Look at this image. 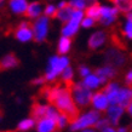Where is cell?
Listing matches in <instances>:
<instances>
[{"label": "cell", "mask_w": 132, "mask_h": 132, "mask_svg": "<svg viewBox=\"0 0 132 132\" xmlns=\"http://www.w3.org/2000/svg\"><path fill=\"white\" fill-rule=\"evenodd\" d=\"M40 96L53 105L60 114L65 116L68 124H73L79 119L80 109L76 107L73 100L70 87L62 82L55 86H43L40 90Z\"/></svg>", "instance_id": "1"}, {"label": "cell", "mask_w": 132, "mask_h": 132, "mask_svg": "<svg viewBox=\"0 0 132 132\" xmlns=\"http://www.w3.org/2000/svg\"><path fill=\"white\" fill-rule=\"evenodd\" d=\"M70 65V58L68 56H60V55H53L48 58L46 69H45L44 78L46 82H53L61 76L64 69Z\"/></svg>", "instance_id": "2"}, {"label": "cell", "mask_w": 132, "mask_h": 132, "mask_svg": "<svg viewBox=\"0 0 132 132\" xmlns=\"http://www.w3.org/2000/svg\"><path fill=\"white\" fill-rule=\"evenodd\" d=\"M104 57V64H108V65H112L113 68L115 69H121L124 68L125 65L127 64L128 62V56L127 53L121 50L120 47L118 46H109L103 53Z\"/></svg>", "instance_id": "3"}, {"label": "cell", "mask_w": 132, "mask_h": 132, "mask_svg": "<svg viewBox=\"0 0 132 132\" xmlns=\"http://www.w3.org/2000/svg\"><path fill=\"white\" fill-rule=\"evenodd\" d=\"M70 91H72L73 100H74L76 107L79 109H84L91 104L93 92H92L91 90H88L81 81L74 82V84L70 86Z\"/></svg>", "instance_id": "4"}, {"label": "cell", "mask_w": 132, "mask_h": 132, "mask_svg": "<svg viewBox=\"0 0 132 132\" xmlns=\"http://www.w3.org/2000/svg\"><path fill=\"white\" fill-rule=\"evenodd\" d=\"M50 23L51 20L46 16H43L33 21L32 29L33 35H34V41L36 43H44L47 39V35L50 33Z\"/></svg>", "instance_id": "5"}, {"label": "cell", "mask_w": 132, "mask_h": 132, "mask_svg": "<svg viewBox=\"0 0 132 132\" xmlns=\"http://www.w3.org/2000/svg\"><path fill=\"white\" fill-rule=\"evenodd\" d=\"M100 118H101V113L98 110H95V109L88 110L86 114L80 115L78 120L73 122L70 131L75 132L79 131V130H84V128L88 127V126H95L97 121L100 120Z\"/></svg>", "instance_id": "6"}, {"label": "cell", "mask_w": 132, "mask_h": 132, "mask_svg": "<svg viewBox=\"0 0 132 132\" xmlns=\"http://www.w3.org/2000/svg\"><path fill=\"white\" fill-rule=\"evenodd\" d=\"M119 15L120 12L113 5H101V16L98 23L104 28H109L113 24H115V22L119 18Z\"/></svg>", "instance_id": "7"}, {"label": "cell", "mask_w": 132, "mask_h": 132, "mask_svg": "<svg viewBox=\"0 0 132 132\" xmlns=\"http://www.w3.org/2000/svg\"><path fill=\"white\" fill-rule=\"evenodd\" d=\"M109 40V33L103 29H98L90 35L87 40V46L91 51H97L105 46Z\"/></svg>", "instance_id": "8"}, {"label": "cell", "mask_w": 132, "mask_h": 132, "mask_svg": "<svg viewBox=\"0 0 132 132\" xmlns=\"http://www.w3.org/2000/svg\"><path fill=\"white\" fill-rule=\"evenodd\" d=\"M15 39L17 41H20L22 44H27L30 43L32 40H34V35H33V29H32V24L29 23L28 21H22L17 28L15 29Z\"/></svg>", "instance_id": "9"}, {"label": "cell", "mask_w": 132, "mask_h": 132, "mask_svg": "<svg viewBox=\"0 0 132 132\" xmlns=\"http://www.w3.org/2000/svg\"><path fill=\"white\" fill-rule=\"evenodd\" d=\"M93 73L100 78L102 85H105L108 81L115 79L116 76H118V74H119V70L115 69V68H113L112 65L103 64V65H101V67L96 68V70H95Z\"/></svg>", "instance_id": "10"}, {"label": "cell", "mask_w": 132, "mask_h": 132, "mask_svg": "<svg viewBox=\"0 0 132 132\" xmlns=\"http://www.w3.org/2000/svg\"><path fill=\"white\" fill-rule=\"evenodd\" d=\"M51 104H43L40 102H34L30 107V118L34 121H39L44 118H48L51 110Z\"/></svg>", "instance_id": "11"}, {"label": "cell", "mask_w": 132, "mask_h": 132, "mask_svg": "<svg viewBox=\"0 0 132 132\" xmlns=\"http://www.w3.org/2000/svg\"><path fill=\"white\" fill-rule=\"evenodd\" d=\"M91 104L95 110H98V112H105L109 107V101L105 96L102 90H98L96 91L93 95H92V100H91Z\"/></svg>", "instance_id": "12"}, {"label": "cell", "mask_w": 132, "mask_h": 132, "mask_svg": "<svg viewBox=\"0 0 132 132\" xmlns=\"http://www.w3.org/2000/svg\"><path fill=\"white\" fill-rule=\"evenodd\" d=\"M81 22H78L75 20H70L68 22L62 24V28H61V36H65V38H69V39H73L74 36L78 34L80 27Z\"/></svg>", "instance_id": "13"}, {"label": "cell", "mask_w": 132, "mask_h": 132, "mask_svg": "<svg viewBox=\"0 0 132 132\" xmlns=\"http://www.w3.org/2000/svg\"><path fill=\"white\" fill-rule=\"evenodd\" d=\"M43 15H44V4L41 1H32V3H29L28 9H27L24 16L28 20L34 21L41 17Z\"/></svg>", "instance_id": "14"}, {"label": "cell", "mask_w": 132, "mask_h": 132, "mask_svg": "<svg viewBox=\"0 0 132 132\" xmlns=\"http://www.w3.org/2000/svg\"><path fill=\"white\" fill-rule=\"evenodd\" d=\"M20 65V60L15 53H6L0 58V70H10Z\"/></svg>", "instance_id": "15"}, {"label": "cell", "mask_w": 132, "mask_h": 132, "mask_svg": "<svg viewBox=\"0 0 132 132\" xmlns=\"http://www.w3.org/2000/svg\"><path fill=\"white\" fill-rule=\"evenodd\" d=\"M28 5V0H9L7 7L11 13L21 16V15H26Z\"/></svg>", "instance_id": "16"}, {"label": "cell", "mask_w": 132, "mask_h": 132, "mask_svg": "<svg viewBox=\"0 0 132 132\" xmlns=\"http://www.w3.org/2000/svg\"><path fill=\"white\" fill-rule=\"evenodd\" d=\"M125 109L118 104H109L108 109H107V114H108V119L112 125H118L120 118L124 114Z\"/></svg>", "instance_id": "17"}, {"label": "cell", "mask_w": 132, "mask_h": 132, "mask_svg": "<svg viewBox=\"0 0 132 132\" xmlns=\"http://www.w3.org/2000/svg\"><path fill=\"white\" fill-rule=\"evenodd\" d=\"M132 101V95H131V90L130 87H120V91H119V95H118V101H116V104L122 107L124 109L127 108V105L131 103Z\"/></svg>", "instance_id": "18"}, {"label": "cell", "mask_w": 132, "mask_h": 132, "mask_svg": "<svg viewBox=\"0 0 132 132\" xmlns=\"http://www.w3.org/2000/svg\"><path fill=\"white\" fill-rule=\"evenodd\" d=\"M72 39L65 38V36H61L57 43V55L60 56H68V53L72 50Z\"/></svg>", "instance_id": "19"}, {"label": "cell", "mask_w": 132, "mask_h": 132, "mask_svg": "<svg viewBox=\"0 0 132 132\" xmlns=\"http://www.w3.org/2000/svg\"><path fill=\"white\" fill-rule=\"evenodd\" d=\"M57 130V124L55 120L44 118L41 120L38 121V126H36V131L38 132H53Z\"/></svg>", "instance_id": "20"}, {"label": "cell", "mask_w": 132, "mask_h": 132, "mask_svg": "<svg viewBox=\"0 0 132 132\" xmlns=\"http://www.w3.org/2000/svg\"><path fill=\"white\" fill-rule=\"evenodd\" d=\"M81 82H82L88 90H91V91H93V90H98V88L102 86V82H101L100 78H98L93 72H92L90 75L86 76V78H84V79L81 80Z\"/></svg>", "instance_id": "21"}, {"label": "cell", "mask_w": 132, "mask_h": 132, "mask_svg": "<svg viewBox=\"0 0 132 132\" xmlns=\"http://www.w3.org/2000/svg\"><path fill=\"white\" fill-rule=\"evenodd\" d=\"M110 5L118 9L120 13H128L132 11V0H109Z\"/></svg>", "instance_id": "22"}, {"label": "cell", "mask_w": 132, "mask_h": 132, "mask_svg": "<svg viewBox=\"0 0 132 132\" xmlns=\"http://www.w3.org/2000/svg\"><path fill=\"white\" fill-rule=\"evenodd\" d=\"M61 81L62 84H64L65 86L70 87L74 84V69L72 68V65H69L64 69L62 74H61Z\"/></svg>", "instance_id": "23"}, {"label": "cell", "mask_w": 132, "mask_h": 132, "mask_svg": "<svg viewBox=\"0 0 132 132\" xmlns=\"http://www.w3.org/2000/svg\"><path fill=\"white\" fill-rule=\"evenodd\" d=\"M85 16L90 17V18L98 22L100 16H101V4L95 3V4L88 5L87 7H86V10H85Z\"/></svg>", "instance_id": "24"}, {"label": "cell", "mask_w": 132, "mask_h": 132, "mask_svg": "<svg viewBox=\"0 0 132 132\" xmlns=\"http://www.w3.org/2000/svg\"><path fill=\"white\" fill-rule=\"evenodd\" d=\"M73 11H74V9L70 7V6L68 5L67 7L61 9V10H58V11H57L56 18L60 21V22H62V24H63V23H65V22L70 21L72 15H73Z\"/></svg>", "instance_id": "25"}, {"label": "cell", "mask_w": 132, "mask_h": 132, "mask_svg": "<svg viewBox=\"0 0 132 132\" xmlns=\"http://www.w3.org/2000/svg\"><path fill=\"white\" fill-rule=\"evenodd\" d=\"M68 5L74 10H82V11H85L86 7L90 5V3H88V0H68Z\"/></svg>", "instance_id": "26"}, {"label": "cell", "mask_w": 132, "mask_h": 132, "mask_svg": "<svg viewBox=\"0 0 132 132\" xmlns=\"http://www.w3.org/2000/svg\"><path fill=\"white\" fill-rule=\"evenodd\" d=\"M34 122H35V121L33 120L32 118H29V119H23V120L21 121L20 124L17 125L16 132H17V131H20V132L28 131V130H30V128L34 126Z\"/></svg>", "instance_id": "27"}, {"label": "cell", "mask_w": 132, "mask_h": 132, "mask_svg": "<svg viewBox=\"0 0 132 132\" xmlns=\"http://www.w3.org/2000/svg\"><path fill=\"white\" fill-rule=\"evenodd\" d=\"M121 32L127 40H132V21L125 20V22L122 23V27H121Z\"/></svg>", "instance_id": "28"}, {"label": "cell", "mask_w": 132, "mask_h": 132, "mask_svg": "<svg viewBox=\"0 0 132 132\" xmlns=\"http://www.w3.org/2000/svg\"><path fill=\"white\" fill-rule=\"evenodd\" d=\"M57 11H58L57 6H56V5H53V4H51V3H48V4L44 5V16L48 17L50 20H51V18H53V17H56Z\"/></svg>", "instance_id": "29"}, {"label": "cell", "mask_w": 132, "mask_h": 132, "mask_svg": "<svg viewBox=\"0 0 132 132\" xmlns=\"http://www.w3.org/2000/svg\"><path fill=\"white\" fill-rule=\"evenodd\" d=\"M97 23V21L95 20H92V18H90V17H84V20L81 21V23H80V27L81 28H84V29H90L92 28V27H95Z\"/></svg>", "instance_id": "30"}, {"label": "cell", "mask_w": 132, "mask_h": 132, "mask_svg": "<svg viewBox=\"0 0 132 132\" xmlns=\"http://www.w3.org/2000/svg\"><path fill=\"white\" fill-rule=\"evenodd\" d=\"M78 73H79V75L84 79V78H86L87 75H90L92 73V69L88 67V65H86V64H80L79 67H78Z\"/></svg>", "instance_id": "31"}, {"label": "cell", "mask_w": 132, "mask_h": 132, "mask_svg": "<svg viewBox=\"0 0 132 132\" xmlns=\"http://www.w3.org/2000/svg\"><path fill=\"white\" fill-rule=\"evenodd\" d=\"M110 121H109L108 118H103V119H100V120L96 122V125H95V127L97 128V130H104V128L107 127H110Z\"/></svg>", "instance_id": "32"}, {"label": "cell", "mask_w": 132, "mask_h": 132, "mask_svg": "<svg viewBox=\"0 0 132 132\" xmlns=\"http://www.w3.org/2000/svg\"><path fill=\"white\" fill-rule=\"evenodd\" d=\"M124 82L126 84V86H127V87H131V86H132V67H131V68H128L127 70H126V73H125Z\"/></svg>", "instance_id": "33"}, {"label": "cell", "mask_w": 132, "mask_h": 132, "mask_svg": "<svg viewBox=\"0 0 132 132\" xmlns=\"http://www.w3.org/2000/svg\"><path fill=\"white\" fill-rule=\"evenodd\" d=\"M30 84H32L33 86H45L46 80H45L44 76H38V78H35V79H33V80L30 81Z\"/></svg>", "instance_id": "34"}, {"label": "cell", "mask_w": 132, "mask_h": 132, "mask_svg": "<svg viewBox=\"0 0 132 132\" xmlns=\"http://www.w3.org/2000/svg\"><path fill=\"white\" fill-rule=\"evenodd\" d=\"M56 6H57V9H58V10L67 7V6H68V0H60V1L57 3Z\"/></svg>", "instance_id": "35"}, {"label": "cell", "mask_w": 132, "mask_h": 132, "mask_svg": "<svg viewBox=\"0 0 132 132\" xmlns=\"http://www.w3.org/2000/svg\"><path fill=\"white\" fill-rule=\"evenodd\" d=\"M126 112H127L128 114H130V116L132 118V101H131V103L127 105V108H126Z\"/></svg>", "instance_id": "36"}, {"label": "cell", "mask_w": 132, "mask_h": 132, "mask_svg": "<svg viewBox=\"0 0 132 132\" xmlns=\"http://www.w3.org/2000/svg\"><path fill=\"white\" fill-rule=\"evenodd\" d=\"M125 20H130V21H132V11H131V12H128V13H126V15H125Z\"/></svg>", "instance_id": "37"}, {"label": "cell", "mask_w": 132, "mask_h": 132, "mask_svg": "<svg viewBox=\"0 0 132 132\" xmlns=\"http://www.w3.org/2000/svg\"><path fill=\"white\" fill-rule=\"evenodd\" d=\"M102 132H116V131L112 127H107V128H104V130H102Z\"/></svg>", "instance_id": "38"}, {"label": "cell", "mask_w": 132, "mask_h": 132, "mask_svg": "<svg viewBox=\"0 0 132 132\" xmlns=\"http://www.w3.org/2000/svg\"><path fill=\"white\" fill-rule=\"evenodd\" d=\"M5 1H6V0H0V7H1V6H3V4H4Z\"/></svg>", "instance_id": "39"}, {"label": "cell", "mask_w": 132, "mask_h": 132, "mask_svg": "<svg viewBox=\"0 0 132 132\" xmlns=\"http://www.w3.org/2000/svg\"><path fill=\"white\" fill-rule=\"evenodd\" d=\"M0 132H16V130H9V131H0Z\"/></svg>", "instance_id": "40"}, {"label": "cell", "mask_w": 132, "mask_h": 132, "mask_svg": "<svg viewBox=\"0 0 132 132\" xmlns=\"http://www.w3.org/2000/svg\"><path fill=\"white\" fill-rule=\"evenodd\" d=\"M84 132H96V131H95V130H85Z\"/></svg>", "instance_id": "41"}, {"label": "cell", "mask_w": 132, "mask_h": 132, "mask_svg": "<svg viewBox=\"0 0 132 132\" xmlns=\"http://www.w3.org/2000/svg\"><path fill=\"white\" fill-rule=\"evenodd\" d=\"M130 90H131V95H132V86H131V87H130Z\"/></svg>", "instance_id": "42"}]
</instances>
